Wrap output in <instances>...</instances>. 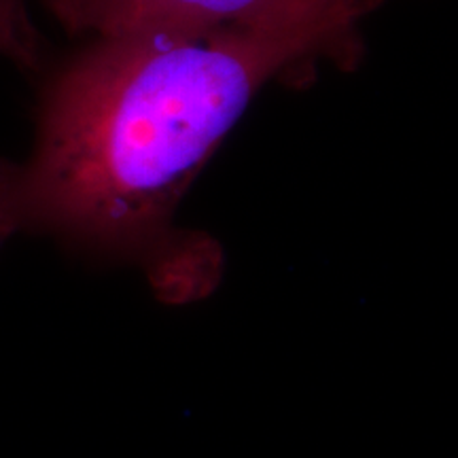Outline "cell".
I'll return each mask as SVG.
<instances>
[{
  "label": "cell",
  "mask_w": 458,
  "mask_h": 458,
  "mask_svg": "<svg viewBox=\"0 0 458 458\" xmlns=\"http://www.w3.org/2000/svg\"><path fill=\"white\" fill-rule=\"evenodd\" d=\"M382 0H88L79 32L111 34L134 28H255L306 32L359 55V21Z\"/></svg>",
  "instance_id": "2"
},
{
  "label": "cell",
  "mask_w": 458,
  "mask_h": 458,
  "mask_svg": "<svg viewBox=\"0 0 458 458\" xmlns=\"http://www.w3.org/2000/svg\"><path fill=\"white\" fill-rule=\"evenodd\" d=\"M71 32H79L88 0H41ZM0 55L32 66L38 55L37 30L30 24L28 0H0Z\"/></svg>",
  "instance_id": "3"
},
{
  "label": "cell",
  "mask_w": 458,
  "mask_h": 458,
  "mask_svg": "<svg viewBox=\"0 0 458 458\" xmlns=\"http://www.w3.org/2000/svg\"><path fill=\"white\" fill-rule=\"evenodd\" d=\"M318 60L348 66L306 32L134 28L98 34L51 79L37 142L0 162V249L20 233L142 267L159 300L215 291L219 244L176 210L263 85Z\"/></svg>",
  "instance_id": "1"
}]
</instances>
